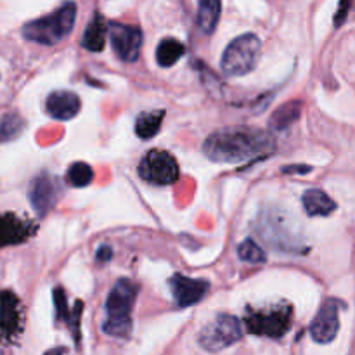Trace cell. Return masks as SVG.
<instances>
[{
    "instance_id": "ac0fdd59",
    "label": "cell",
    "mask_w": 355,
    "mask_h": 355,
    "mask_svg": "<svg viewBox=\"0 0 355 355\" xmlns=\"http://www.w3.org/2000/svg\"><path fill=\"white\" fill-rule=\"evenodd\" d=\"M163 118H165V111L163 110L144 111V113L139 114L137 120H135V134H137L142 141H149V139L158 135V132L162 130Z\"/></svg>"
},
{
    "instance_id": "e0dca14e",
    "label": "cell",
    "mask_w": 355,
    "mask_h": 355,
    "mask_svg": "<svg viewBox=\"0 0 355 355\" xmlns=\"http://www.w3.org/2000/svg\"><path fill=\"white\" fill-rule=\"evenodd\" d=\"M186 55V45L177 38H163L156 47V62L162 68H172Z\"/></svg>"
},
{
    "instance_id": "44dd1931",
    "label": "cell",
    "mask_w": 355,
    "mask_h": 355,
    "mask_svg": "<svg viewBox=\"0 0 355 355\" xmlns=\"http://www.w3.org/2000/svg\"><path fill=\"white\" fill-rule=\"evenodd\" d=\"M94 180V170L89 163L75 162L66 172V182L73 187H87Z\"/></svg>"
},
{
    "instance_id": "6da1fadb",
    "label": "cell",
    "mask_w": 355,
    "mask_h": 355,
    "mask_svg": "<svg viewBox=\"0 0 355 355\" xmlns=\"http://www.w3.org/2000/svg\"><path fill=\"white\" fill-rule=\"evenodd\" d=\"M276 141L269 130L252 127H225L208 135L203 155L215 163H238L266 158L276 151Z\"/></svg>"
},
{
    "instance_id": "277c9868",
    "label": "cell",
    "mask_w": 355,
    "mask_h": 355,
    "mask_svg": "<svg viewBox=\"0 0 355 355\" xmlns=\"http://www.w3.org/2000/svg\"><path fill=\"white\" fill-rule=\"evenodd\" d=\"M262 54V42L255 33H245L229 42L220 59L225 76H245L257 68Z\"/></svg>"
},
{
    "instance_id": "ba28073f",
    "label": "cell",
    "mask_w": 355,
    "mask_h": 355,
    "mask_svg": "<svg viewBox=\"0 0 355 355\" xmlns=\"http://www.w3.org/2000/svg\"><path fill=\"white\" fill-rule=\"evenodd\" d=\"M110 40L113 52L118 59L125 62L137 61L141 55L142 44H144V33L139 26L123 23H110Z\"/></svg>"
},
{
    "instance_id": "484cf974",
    "label": "cell",
    "mask_w": 355,
    "mask_h": 355,
    "mask_svg": "<svg viewBox=\"0 0 355 355\" xmlns=\"http://www.w3.org/2000/svg\"><path fill=\"white\" fill-rule=\"evenodd\" d=\"M283 173H309L312 172V166L309 165H284L281 168Z\"/></svg>"
},
{
    "instance_id": "4fadbf2b",
    "label": "cell",
    "mask_w": 355,
    "mask_h": 355,
    "mask_svg": "<svg viewBox=\"0 0 355 355\" xmlns=\"http://www.w3.org/2000/svg\"><path fill=\"white\" fill-rule=\"evenodd\" d=\"M35 227L30 222L23 220L21 217H17L16 214H7L2 215V246H12V245H21V243L28 241V238H31Z\"/></svg>"
},
{
    "instance_id": "7c38bea8",
    "label": "cell",
    "mask_w": 355,
    "mask_h": 355,
    "mask_svg": "<svg viewBox=\"0 0 355 355\" xmlns=\"http://www.w3.org/2000/svg\"><path fill=\"white\" fill-rule=\"evenodd\" d=\"M80 110H82V101L78 94L71 90H54L45 99V111L54 120H73L80 113Z\"/></svg>"
},
{
    "instance_id": "ffe728a7",
    "label": "cell",
    "mask_w": 355,
    "mask_h": 355,
    "mask_svg": "<svg viewBox=\"0 0 355 355\" xmlns=\"http://www.w3.org/2000/svg\"><path fill=\"white\" fill-rule=\"evenodd\" d=\"M222 3L218 0H201L198 6V26L203 33H211L220 19Z\"/></svg>"
},
{
    "instance_id": "9a60e30c",
    "label": "cell",
    "mask_w": 355,
    "mask_h": 355,
    "mask_svg": "<svg viewBox=\"0 0 355 355\" xmlns=\"http://www.w3.org/2000/svg\"><path fill=\"white\" fill-rule=\"evenodd\" d=\"M107 37H110V24L106 23L101 12H94L92 19L87 24L85 31L82 35V47L89 52H101L106 45Z\"/></svg>"
},
{
    "instance_id": "603a6c76",
    "label": "cell",
    "mask_w": 355,
    "mask_h": 355,
    "mask_svg": "<svg viewBox=\"0 0 355 355\" xmlns=\"http://www.w3.org/2000/svg\"><path fill=\"white\" fill-rule=\"evenodd\" d=\"M238 257L246 263H252V266H260V263H266L267 255L262 250V246L257 245L252 238L245 239L241 245L238 246Z\"/></svg>"
},
{
    "instance_id": "3957f363",
    "label": "cell",
    "mask_w": 355,
    "mask_h": 355,
    "mask_svg": "<svg viewBox=\"0 0 355 355\" xmlns=\"http://www.w3.org/2000/svg\"><path fill=\"white\" fill-rule=\"evenodd\" d=\"M76 21V3L64 2L49 16L38 17L23 26L21 35L24 40L40 45H55L64 40L73 31Z\"/></svg>"
},
{
    "instance_id": "5b68a950",
    "label": "cell",
    "mask_w": 355,
    "mask_h": 355,
    "mask_svg": "<svg viewBox=\"0 0 355 355\" xmlns=\"http://www.w3.org/2000/svg\"><path fill=\"white\" fill-rule=\"evenodd\" d=\"M243 338L241 322L229 314H217L201 328L198 343L208 352H220L236 345Z\"/></svg>"
},
{
    "instance_id": "8992f818",
    "label": "cell",
    "mask_w": 355,
    "mask_h": 355,
    "mask_svg": "<svg viewBox=\"0 0 355 355\" xmlns=\"http://www.w3.org/2000/svg\"><path fill=\"white\" fill-rule=\"evenodd\" d=\"M139 177L153 186H172L179 179L177 159L163 149H151L139 163Z\"/></svg>"
},
{
    "instance_id": "4316f807",
    "label": "cell",
    "mask_w": 355,
    "mask_h": 355,
    "mask_svg": "<svg viewBox=\"0 0 355 355\" xmlns=\"http://www.w3.org/2000/svg\"><path fill=\"white\" fill-rule=\"evenodd\" d=\"M345 9H349V3H342V6H340L338 16H336V21H335L336 26H340V24H342L343 17H345Z\"/></svg>"
},
{
    "instance_id": "d6986e66",
    "label": "cell",
    "mask_w": 355,
    "mask_h": 355,
    "mask_svg": "<svg viewBox=\"0 0 355 355\" xmlns=\"http://www.w3.org/2000/svg\"><path fill=\"white\" fill-rule=\"evenodd\" d=\"M302 113V103L300 101H290L284 103L283 106L277 107L269 118V128L270 130H286L291 123L300 118Z\"/></svg>"
},
{
    "instance_id": "d4e9b609",
    "label": "cell",
    "mask_w": 355,
    "mask_h": 355,
    "mask_svg": "<svg viewBox=\"0 0 355 355\" xmlns=\"http://www.w3.org/2000/svg\"><path fill=\"white\" fill-rule=\"evenodd\" d=\"M111 259H113V248H111V246L103 245L99 250H97V253H96L97 262L106 263V262H110Z\"/></svg>"
},
{
    "instance_id": "cb8c5ba5",
    "label": "cell",
    "mask_w": 355,
    "mask_h": 355,
    "mask_svg": "<svg viewBox=\"0 0 355 355\" xmlns=\"http://www.w3.org/2000/svg\"><path fill=\"white\" fill-rule=\"evenodd\" d=\"M54 307H55V319L58 321H71V314L68 311V305H66V295L62 291V288H54Z\"/></svg>"
},
{
    "instance_id": "52a82bcc",
    "label": "cell",
    "mask_w": 355,
    "mask_h": 355,
    "mask_svg": "<svg viewBox=\"0 0 355 355\" xmlns=\"http://www.w3.org/2000/svg\"><path fill=\"white\" fill-rule=\"evenodd\" d=\"M245 322L252 335L281 338L286 335L291 326V309L283 305L269 312H252Z\"/></svg>"
},
{
    "instance_id": "7402d4cb",
    "label": "cell",
    "mask_w": 355,
    "mask_h": 355,
    "mask_svg": "<svg viewBox=\"0 0 355 355\" xmlns=\"http://www.w3.org/2000/svg\"><path fill=\"white\" fill-rule=\"evenodd\" d=\"M24 120L17 113H3L0 121V137L3 142H10L19 137L24 130Z\"/></svg>"
},
{
    "instance_id": "2e32d148",
    "label": "cell",
    "mask_w": 355,
    "mask_h": 355,
    "mask_svg": "<svg viewBox=\"0 0 355 355\" xmlns=\"http://www.w3.org/2000/svg\"><path fill=\"white\" fill-rule=\"evenodd\" d=\"M302 205L309 217H328L336 210V203L326 194V191L312 187L302 196Z\"/></svg>"
},
{
    "instance_id": "5bb4252c",
    "label": "cell",
    "mask_w": 355,
    "mask_h": 355,
    "mask_svg": "<svg viewBox=\"0 0 355 355\" xmlns=\"http://www.w3.org/2000/svg\"><path fill=\"white\" fill-rule=\"evenodd\" d=\"M2 312H0V326L6 338H12L21 329V311L19 298L10 290L2 291Z\"/></svg>"
},
{
    "instance_id": "8fae6325",
    "label": "cell",
    "mask_w": 355,
    "mask_h": 355,
    "mask_svg": "<svg viewBox=\"0 0 355 355\" xmlns=\"http://www.w3.org/2000/svg\"><path fill=\"white\" fill-rule=\"evenodd\" d=\"M55 194H58V184L54 177L49 173H40L35 177L28 189V200H30L31 208L38 217H45L52 210L55 203Z\"/></svg>"
},
{
    "instance_id": "9c48e42d",
    "label": "cell",
    "mask_w": 355,
    "mask_h": 355,
    "mask_svg": "<svg viewBox=\"0 0 355 355\" xmlns=\"http://www.w3.org/2000/svg\"><path fill=\"white\" fill-rule=\"evenodd\" d=\"M345 307L342 300L336 298H326L319 307L318 314L314 315L311 322V336L314 342L331 343L336 338L340 329V311Z\"/></svg>"
},
{
    "instance_id": "83f0119b",
    "label": "cell",
    "mask_w": 355,
    "mask_h": 355,
    "mask_svg": "<svg viewBox=\"0 0 355 355\" xmlns=\"http://www.w3.org/2000/svg\"><path fill=\"white\" fill-rule=\"evenodd\" d=\"M62 354H64V350L62 349H51V350H47L44 355H62Z\"/></svg>"
},
{
    "instance_id": "7a4b0ae2",
    "label": "cell",
    "mask_w": 355,
    "mask_h": 355,
    "mask_svg": "<svg viewBox=\"0 0 355 355\" xmlns=\"http://www.w3.org/2000/svg\"><path fill=\"white\" fill-rule=\"evenodd\" d=\"M139 286L134 281L121 277L111 288L106 298V321L103 331L114 338H128L132 333V311L137 300Z\"/></svg>"
},
{
    "instance_id": "30bf717a",
    "label": "cell",
    "mask_w": 355,
    "mask_h": 355,
    "mask_svg": "<svg viewBox=\"0 0 355 355\" xmlns=\"http://www.w3.org/2000/svg\"><path fill=\"white\" fill-rule=\"evenodd\" d=\"M168 286L175 304L182 309L200 304L210 290L208 281L194 279V277H187L184 274H173L168 281Z\"/></svg>"
}]
</instances>
